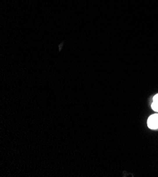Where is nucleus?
I'll list each match as a JSON object with an SVG mask.
<instances>
[{"instance_id": "nucleus-1", "label": "nucleus", "mask_w": 158, "mask_h": 177, "mask_svg": "<svg viewBox=\"0 0 158 177\" xmlns=\"http://www.w3.org/2000/svg\"><path fill=\"white\" fill-rule=\"evenodd\" d=\"M148 126L150 129H158V114H154L148 118Z\"/></svg>"}, {"instance_id": "nucleus-2", "label": "nucleus", "mask_w": 158, "mask_h": 177, "mask_svg": "<svg viewBox=\"0 0 158 177\" xmlns=\"http://www.w3.org/2000/svg\"><path fill=\"white\" fill-rule=\"evenodd\" d=\"M151 107L155 112H158V94L155 95L153 97V102L151 105Z\"/></svg>"}]
</instances>
